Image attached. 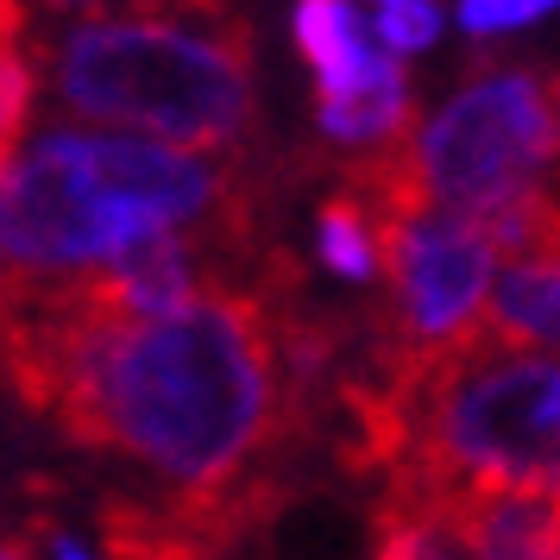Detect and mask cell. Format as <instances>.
<instances>
[{"mask_svg":"<svg viewBox=\"0 0 560 560\" xmlns=\"http://www.w3.org/2000/svg\"><path fill=\"white\" fill-rule=\"evenodd\" d=\"M32 63L89 120L145 127L171 152H221L253 127L258 32L246 13H63L32 20Z\"/></svg>","mask_w":560,"mask_h":560,"instance_id":"obj_1","label":"cell"},{"mask_svg":"<svg viewBox=\"0 0 560 560\" xmlns=\"http://www.w3.org/2000/svg\"><path fill=\"white\" fill-rule=\"evenodd\" d=\"M560 164V70L479 63L429 127L390 152L347 164V196L365 221H416L447 208L479 221L491 208L548 196L541 177Z\"/></svg>","mask_w":560,"mask_h":560,"instance_id":"obj_2","label":"cell"},{"mask_svg":"<svg viewBox=\"0 0 560 560\" xmlns=\"http://www.w3.org/2000/svg\"><path fill=\"white\" fill-rule=\"evenodd\" d=\"M390 479L441 491L560 498V359L472 334L416 378L409 441Z\"/></svg>","mask_w":560,"mask_h":560,"instance_id":"obj_3","label":"cell"},{"mask_svg":"<svg viewBox=\"0 0 560 560\" xmlns=\"http://www.w3.org/2000/svg\"><path fill=\"white\" fill-rule=\"evenodd\" d=\"M372 253L390 271V308L372 334L384 353L441 359L479 334V308L498 258L472 221H459V214L372 221Z\"/></svg>","mask_w":560,"mask_h":560,"instance_id":"obj_4","label":"cell"},{"mask_svg":"<svg viewBox=\"0 0 560 560\" xmlns=\"http://www.w3.org/2000/svg\"><path fill=\"white\" fill-rule=\"evenodd\" d=\"M127 233L139 228L114 221L89 183L82 132H51L0 171V271L13 283L82 278V265L102 271Z\"/></svg>","mask_w":560,"mask_h":560,"instance_id":"obj_5","label":"cell"},{"mask_svg":"<svg viewBox=\"0 0 560 560\" xmlns=\"http://www.w3.org/2000/svg\"><path fill=\"white\" fill-rule=\"evenodd\" d=\"M82 164H89V183L107 202V214L127 221V228L183 233L196 221H214V228L253 221L233 171H221L196 152H171V145H152V139H89L82 132Z\"/></svg>","mask_w":560,"mask_h":560,"instance_id":"obj_6","label":"cell"},{"mask_svg":"<svg viewBox=\"0 0 560 560\" xmlns=\"http://www.w3.org/2000/svg\"><path fill=\"white\" fill-rule=\"evenodd\" d=\"M466 560H560V498L541 491H447Z\"/></svg>","mask_w":560,"mask_h":560,"instance_id":"obj_7","label":"cell"},{"mask_svg":"<svg viewBox=\"0 0 560 560\" xmlns=\"http://www.w3.org/2000/svg\"><path fill=\"white\" fill-rule=\"evenodd\" d=\"M290 32H296V51L315 63V102H347L390 63V51L372 45L365 13L347 0H303L290 13Z\"/></svg>","mask_w":560,"mask_h":560,"instance_id":"obj_8","label":"cell"},{"mask_svg":"<svg viewBox=\"0 0 560 560\" xmlns=\"http://www.w3.org/2000/svg\"><path fill=\"white\" fill-rule=\"evenodd\" d=\"M498 347L516 353H548L560 347V246L529 258H510L504 278L485 290V322H479Z\"/></svg>","mask_w":560,"mask_h":560,"instance_id":"obj_9","label":"cell"},{"mask_svg":"<svg viewBox=\"0 0 560 560\" xmlns=\"http://www.w3.org/2000/svg\"><path fill=\"white\" fill-rule=\"evenodd\" d=\"M372 560H466L447 516V491L422 479H390L372 516Z\"/></svg>","mask_w":560,"mask_h":560,"instance_id":"obj_10","label":"cell"},{"mask_svg":"<svg viewBox=\"0 0 560 560\" xmlns=\"http://www.w3.org/2000/svg\"><path fill=\"white\" fill-rule=\"evenodd\" d=\"M32 13L26 7H0V171L20 158V139L38 107V63H32Z\"/></svg>","mask_w":560,"mask_h":560,"instance_id":"obj_11","label":"cell"},{"mask_svg":"<svg viewBox=\"0 0 560 560\" xmlns=\"http://www.w3.org/2000/svg\"><path fill=\"white\" fill-rule=\"evenodd\" d=\"M315 253H322V265H328L334 278L365 283L372 271H378V253H372V221H365L359 196L340 189V196L322 202V221H315Z\"/></svg>","mask_w":560,"mask_h":560,"instance_id":"obj_12","label":"cell"},{"mask_svg":"<svg viewBox=\"0 0 560 560\" xmlns=\"http://www.w3.org/2000/svg\"><path fill=\"white\" fill-rule=\"evenodd\" d=\"M372 20H378V38L390 57L429 51L434 38H441V7H429V0H384Z\"/></svg>","mask_w":560,"mask_h":560,"instance_id":"obj_13","label":"cell"},{"mask_svg":"<svg viewBox=\"0 0 560 560\" xmlns=\"http://www.w3.org/2000/svg\"><path fill=\"white\" fill-rule=\"evenodd\" d=\"M548 13H555L548 0H498V7H491V0H466L454 20H459L466 32H472V38H491V32L535 26V20H548Z\"/></svg>","mask_w":560,"mask_h":560,"instance_id":"obj_14","label":"cell"},{"mask_svg":"<svg viewBox=\"0 0 560 560\" xmlns=\"http://www.w3.org/2000/svg\"><path fill=\"white\" fill-rule=\"evenodd\" d=\"M51 560H89V555H82V548H77L63 529H51Z\"/></svg>","mask_w":560,"mask_h":560,"instance_id":"obj_15","label":"cell"},{"mask_svg":"<svg viewBox=\"0 0 560 560\" xmlns=\"http://www.w3.org/2000/svg\"><path fill=\"white\" fill-rule=\"evenodd\" d=\"M7 303H13V278L0 271V315H7Z\"/></svg>","mask_w":560,"mask_h":560,"instance_id":"obj_16","label":"cell"},{"mask_svg":"<svg viewBox=\"0 0 560 560\" xmlns=\"http://www.w3.org/2000/svg\"><path fill=\"white\" fill-rule=\"evenodd\" d=\"M0 560H26V548H0Z\"/></svg>","mask_w":560,"mask_h":560,"instance_id":"obj_17","label":"cell"}]
</instances>
